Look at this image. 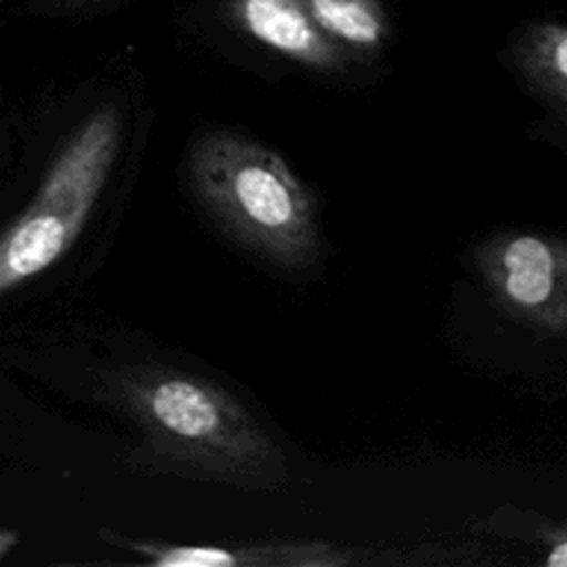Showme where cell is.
I'll return each instance as SVG.
<instances>
[{"label":"cell","instance_id":"cell-6","mask_svg":"<svg viewBox=\"0 0 567 567\" xmlns=\"http://www.w3.org/2000/svg\"><path fill=\"white\" fill-rule=\"evenodd\" d=\"M233 24L279 55L323 73L348 66V51L330 40L301 0H228Z\"/></svg>","mask_w":567,"mask_h":567},{"label":"cell","instance_id":"cell-1","mask_svg":"<svg viewBox=\"0 0 567 567\" xmlns=\"http://www.w3.org/2000/svg\"><path fill=\"white\" fill-rule=\"evenodd\" d=\"M106 399L137 432L131 463L153 474L279 489L288 481L281 445L219 383L157 363L106 374Z\"/></svg>","mask_w":567,"mask_h":567},{"label":"cell","instance_id":"cell-5","mask_svg":"<svg viewBox=\"0 0 567 567\" xmlns=\"http://www.w3.org/2000/svg\"><path fill=\"white\" fill-rule=\"evenodd\" d=\"M111 545L135 554L142 563L155 567H310L343 565L348 554L321 543H259V545H179L148 538H133L102 529Z\"/></svg>","mask_w":567,"mask_h":567},{"label":"cell","instance_id":"cell-10","mask_svg":"<svg viewBox=\"0 0 567 567\" xmlns=\"http://www.w3.org/2000/svg\"><path fill=\"white\" fill-rule=\"evenodd\" d=\"M18 543V536L9 529H0V560L11 551V547Z\"/></svg>","mask_w":567,"mask_h":567},{"label":"cell","instance_id":"cell-3","mask_svg":"<svg viewBox=\"0 0 567 567\" xmlns=\"http://www.w3.org/2000/svg\"><path fill=\"white\" fill-rule=\"evenodd\" d=\"M117 146V111L102 106L66 142L31 204L0 237V295L69 250L109 179Z\"/></svg>","mask_w":567,"mask_h":567},{"label":"cell","instance_id":"cell-4","mask_svg":"<svg viewBox=\"0 0 567 567\" xmlns=\"http://www.w3.org/2000/svg\"><path fill=\"white\" fill-rule=\"evenodd\" d=\"M476 268L514 319L567 337V239L547 233L505 230L476 248Z\"/></svg>","mask_w":567,"mask_h":567},{"label":"cell","instance_id":"cell-9","mask_svg":"<svg viewBox=\"0 0 567 567\" xmlns=\"http://www.w3.org/2000/svg\"><path fill=\"white\" fill-rule=\"evenodd\" d=\"M545 563L549 567H567V529H556L551 534V543H549Z\"/></svg>","mask_w":567,"mask_h":567},{"label":"cell","instance_id":"cell-2","mask_svg":"<svg viewBox=\"0 0 567 567\" xmlns=\"http://www.w3.org/2000/svg\"><path fill=\"white\" fill-rule=\"evenodd\" d=\"M186 179L206 215L244 250L290 272L317 264L315 199L272 148L235 131L204 133L186 155Z\"/></svg>","mask_w":567,"mask_h":567},{"label":"cell","instance_id":"cell-8","mask_svg":"<svg viewBox=\"0 0 567 567\" xmlns=\"http://www.w3.org/2000/svg\"><path fill=\"white\" fill-rule=\"evenodd\" d=\"M315 24L346 51H377L390 33L379 0H301Z\"/></svg>","mask_w":567,"mask_h":567},{"label":"cell","instance_id":"cell-7","mask_svg":"<svg viewBox=\"0 0 567 567\" xmlns=\"http://www.w3.org/2000/svg\"><path fill=\"white\" fill-rule=\"evenodd\" d=\"M512 55L527 84L567 122V24L527 27L514 40Z\"/></svg>","mask_w":567,"mask_h":567}]
</instances>
